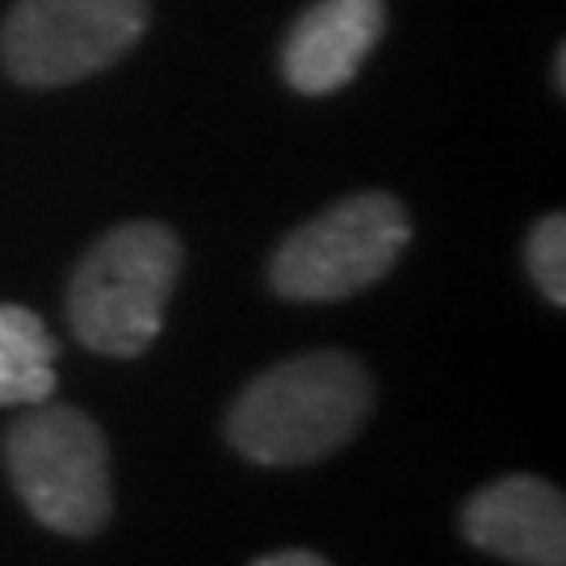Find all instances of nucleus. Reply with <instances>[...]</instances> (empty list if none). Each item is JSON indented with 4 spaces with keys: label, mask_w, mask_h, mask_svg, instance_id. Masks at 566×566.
Here are the masks:
<instances>
[{
    "label": "nucleus",
    "mask_w": 566,
    "mask_h": 566,
    "mask_svg": "<svg viewBox=\"0 0 566 566\" xmlns=\"http://www.w3.org/2000/svg\"><path fill=\"white\" fill-rule=\"evenodd\" d=\"M374 411L357 357L319 348L264 369L227 411V441L256 465H315L344 449Z\"/></svg>",
    "instance_id": "nucleus-1"
},
{
    "label": "nucleus",
    "mask_w": 566,
    "mask_h": 566,
    "mask_svg": "<svg viewBox=\"0 0 566 566\" xmlns=\"http://www.w3.org/2000/svg\"><path fill=\"white\" fill-rule=\"evenodd\" d=\"M181 240L164 223H126L84 252L67 285V324L102 357H139L164 327L181 277Z\"/></svg>",
    "instance_id": "nucleus-2"
},
{
    "label": "nucleus",
    "mask_w": 566,
    "mask_h": 566,
    "mask_svg": "<svg viewBox=\"0 0 566 566\" xmlns=\"http://www.w3.org/2000/svg\"><path fill=\"white\" fill-rule=\"evenodd\" d=\"M4 465L30 516L63 537H97L114 512L109 446L81 407L34 403L4 432Z\"/></svg>",
    "instance_id": "nucleus-3"
},
{
    "label": "nucleus",
    "mask_w": 566,
    "mask_h": 566,
    "mask_svg": "<svg viewBox=\"0 0 566 566\" xmlns=\"http://www.w3.org/2000/svg\"><path fill=\"white\" fill-rule=\"evenodd\" d=\"M407 243L411 219L399 198L353 193L277 243L269 285L285 303H340L382 282Z\"/></svg>",
    "instance_id": "nucleus-4"
},
{
    "label": "nucleus",
    "mask_w": 566,
    "mask_h": 566,
    "mask_svg": "<svg viewBox=\"0 0 566 566\" xmlns=\"http://www.w3.org/2000/svg\"><path fill=\"white\" fill-rule=\"evenodd\" d=\"M147 30V0H18L0 30L9 76L34 88L84 81Z\"/></svg>",
    "instance_id": "nucleus-5"
},
{
    "label": "nucleus",
    "mask_w": 566,
    "mask_h": 566,
    "mask_svg": "<svg viewBox=\"0 0 566 566\" xmlns=\"http://www.w3.org/2000/svg\"><path fill=\"white\" fill-rule=\"evenodd\" d=\"M470 546L512 566H566V500L537 474H507L462 507Z\"/></svg>",
    "instance_id": "nucleus-6"
},
{
    "label": "nucleus",
    "mask_w": 566,
    "mask_h": 566,
    "mask_svg": "<svg viewBox=\"0 0 566 566\" xmlns=\"http://www.w3.org/2000/svg\"><path fill=\"white\" fill-rule=\"evenodd\" d=\"M386 30L382 0H315L282 46V72L306 97L336 93L361 72Z\"/></svg>",
    "instance_id": "nucleus-7"
},
{
    "label": "nucleus",
    "mask_w": 566,
    "mask_h": 566,
    "mask_svg": "<svg viewBox=\"0 0 566 566\" xmlns=\"http://www.w3.org/2000/svg\"><path fill=\"white\" fill-rule=\"evenodd\" d=\"M60 344L30 306L0 303V407H34L55 395Z\"/></svg>",
    "instance_id": "nucleus-8"
},
{
    "label": "nucleus",
    "mask_w": 566,
    "mask_h": 566,
    "mask_svg": "<svg viewBox=\"0 0 566 566\" xmlns=\"http://www.w3.org/2000/svg\"><path fill=\"white\" fill-rule=\"evenodd\" d=\"M525 264L549 303L566 306V219L558 210L546 214V219H537V227L528 231Z\"/></svg>",
    "instance_id": "nucleus-9"
},
{
    "label": "nucleus",
    "mask_w": 566,
    "mask_h": 566,
    "mask_svg": "<svg viewBox=\"0 0 566 566\" xmlns=\"http://www.w3.org/2000/svg\"><path fill=\"white\" fill-rule=\"evenodd\" d=\"M252 566H332V563H324V558H319V554H311V549H277V554L256 558Z\"/></svg>",
    "instance_id": "nucleus-10"
},
{
    "label": "nucleus",
    "mask_w": 566,
    "mask_h": 566,
    "mask_svg": "<svg viewBox=\"0 0 566 566\" xmlns=\"http://www.w3.org/2000/svg\"><path fill=\"white\" fill-rule=\"evenodd\" d=\"M554 84L563 88V46H558V55H554Z\"/></svg>",
    "instance_id": "nucleus-11"
}]
</instances>
